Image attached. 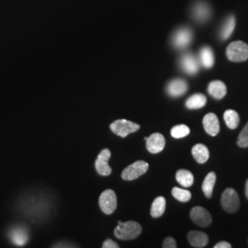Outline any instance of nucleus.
Returning a JSON list of instances; mask_svg holds the SVG:
<instances>
[{"label": "nucleus", "instance_id": "17", "mask_svg": "<svg viewBox=\"0 0 248 248\" xmlns=\"http://www.w3.org/2000/svg\"><path fill=\"white\" fill-rule=\"evenodd\" d=\"M208 92L209 94L216 99H222L225 97L227 93V88L225 84L220 81V80H215L209 84L208 87Z\"/></svg>", "mask_w": 248, "mask_h": 248}, {"label": "nucleus", "instance_id": "25", "mask_svg": "<svg viewBox=\"0 0 248 248\" xmlns=\"http://www.w3.org/2000/svg\"><path fill=\"white\" fill-rule=\"evenodd\" d=\"M223 119L227 127L230 129H236L239 125V115L233 109H227L223 114Z\"/></svg>", "mask_w": 248, "mask_h": 248}, {"label": "nucleus", "instance_id": "14", "mask_svg": "<svg viewBox=\"0 0 248 248\" xmlns=\"http://www.w3.org/2000/svg\"><path fill=\"white\" fill-rule=\"evenodd\" d=\"M204 130L211 136H216L220 132V123L218 117L214 113H208L204 116L202 120Z\"/></svg>", "mask_w": 248, "mask_h": 248}, {"label": "nucleus", "instance_id": "27", "mask_svg": "<svg viewBox=\"0 0 248 248\" xmlns=\"http://www.w3.org/2000/svg\"><path fill=\"white\" fill-rule=\"evenodd\" d=\"M172 195L178 202H186L191 199L190 191L180 187H177V186L172 189Z\"/></svg>", "mask_w": 248, "mask_h": 248}, {"label": "nucleus", "instance_id": "9", "mask_svg": "<svg viewBox=\"0 0 248 248\" xmlns=\"http://www.w3.org/2000/svg\"><path fill=\"white\" fill-rule=\"evenodd\" d=\"M111 156V152L108 149H103L99 153L98 158L95 162V168L98 172V175L108 177L111 174L112 169L108 166V160Z\"/></svg>", "mask_w": 248, "mask_h": 248}, {"label": "nucleus", "instance_id": "6", "mask_svg": "<svg viewBox=\"0 0 248 248\" xmlns=\"http://www.w3.org/2000/svg\"><path fill=\"white\" fill-rule=\"evenodd\" d=\"M221 203L223 210L227 213H235L240 207V200L237 192L233 188H226L222 193Z\"/></svg>", "mask_w": 248, "mask_h": 248}, {"label": "nucleus", "instance_id": "19", "mask_svg": "<svg viewBox=\"0 0 248 248\" xmlns=\"http://www.w3.org/2000/svg\"><path fill=\"white\" fill-rule=\"evenodd\" d=\"M192 155L199 164H204L210 157V152L207 146L202 143H198L192 148Z\"/></svg>", "mask_w": 248, "mask_h": 248}, {"label": "nucleus", "instance_id": "31", "mask_svg": "<svg viewBox=\"0 0 248 248\" xmlns=\"http://www.w3.org/2000/svg\"><path fill=\"white\" fill-rule=\"evenodd\" d=\"M232 248V246H231L230 244L228 243V242H225V241H222V242H219V243H217L215 246H214V248Z\"/></svg>", "mask_w": 248, "mask_h": 248}, {"label": "nucleus", "instance_id": "4", "mask_svg": "<svg viewBox=\"0 0 248 248\" xmlns=\"http://www.w3.org/2000/svg\"><path fill=\"white\" fill-rule=\"evenodd\" d=\"M149 169V164L145 161H136L131 166L127 167L122 173V178L127 181L134 180L141 177L147 172Z\"/></svg>", "mask_w": 248, "mask_h": 248}, {"label": "nucleus", "instance_id": "8", "mask_svg": "<svg viewBox=\"0 0 248 248\" xmlns=\"http://www.w3.org/2000/svg\"><path fill=\"white\" fill-rule=\"evenodd\" d=\"M180 68L189 76H194L200 70V61L193 53H184L179 60Z\"/></svg>", "mask_w": 248, "mask_h": 248}, {"label": "nucleus", "instance_id": "12", "mask_svg": "<svg viewBox=\"0 0 248 248\" xmlns=\"http://www.w3.org/2000/svg\"><path fill=\"white\" fill-rule=\"evenodd\" d=\"M212 9L205 1H198L192 8V17L196 21L203 23L211 18Z\"/></svg>", "mask_w": 248, "mask_h": 248}, {"label": "nucleus", "instance_id": "22", "mask_svg": "<svg viewBox=\"0 0 248 248\" xmlns=\"http://www.w3.org/2000/svg\"><path fill=\"white\" fill-rule=\"evenodd\" d=\"M176 179L181 186L185 187L191 186L194 183V177L192 173L186 169H179L176 174Z\"/></svg>", "mask_w": 248, "mask_h": 248}, {"label": "nucleus", "instance_id": "26", "mask_svg": "<svg viewBox=\"0 0 248 248\" xmlns=\"http://www.w3.org/2000/svg\"><path fill=\"white\" fill-rule=\"evenodd\" d=\"M190 133L189 127H187L185 124L176 125L171 129V135L175 139H180L187 136Z\"/></svg>", "mask_w": 248, "mask_h": 248}, {"label": "nucleus", "instance_id": "1", "mask_svg": "<svg viewBox=\"0 0 248 248\" xmlns=\"http://www.w3.org/2000/svg\"><path fill=\"white\" fill-rule=\"evenodd\" d=\"M142 230L141 224L134 221L119 222L114 229V235L120 240H133L141 234Z\"/></svg>", "mask_w": 248, "mask_h": 248}, {"label": "nucleus", "instance_id": "2", "mask_svg": "<svg viewBox=\"0 0 248 248\" xmlns=\"http://www.w3.org/2000/svg\"><path fill=\"white\" fill-rule=\"evenodd\" d=\"M226 55L232 62H245L248 59V45L241 41L233 42L227 47Z\"/></svg>", "mask_w": 248, "mask_h": 248}, {"label": "nucleus", "instance_id": "29", "mask_svg": "<svg viewBox=\"0 0 248 248\" xmlns=\"http://www.w3.org/2000/svg\"><path fill=\"white\" fill-rule=\"evenodd\" d=\"M163 248H177V242L173 237L169 236L166 239L164 240L163 243Z\"/></svg>", "mask_w": 248, "mask_h": 248}, {"label": "nucleus", "instance_id": "13", "mask_svg": "<svg viewBox=\"0 0 248 248\" xmlns=\"http://www.w3.org/2000/svg\"><path fill=\"white\" fill-rule=\"evenodd\" d=\"M188 89L186 80L176 78L171 80L167 86V93L172 98H178L183 96Z\"/></svg>", "mask_w": 248, "mask_h": 248}, {"label": "nucleus", "instance_id": "20", "mask_svg": "<svg viewBox=\"0 0 248 248\" xmlns=\"http://www.w3.org/2000/svg\"><path fill=\"white\" fill-rule=\"evenodd\" d=\"M166 205H167L166 199L162 196L157 197L154 201V202L152 203L150 212L151 216L153 218H159V217H161L166 211Z\"/></svg>", "mask_w": 248, "mask_h": 248}, {"label": "nucleus", "instance_id": "24", "mask_svg": "<svg viewBox=\"0 0 248 248\" xmlns=\"http://www.w3.org/2000/svg\"><path fill=\"white\" fill-rule=\"evenodd\" d=\"M216 182V174L214 172H210L204 179L202 183V191L204 195L208 199L212 198L213 192V187L215 186Z\"/></svg>", "mask_w": 248, "mask_h": 248}, {"label": "nucleus", "instance_id": "10", "mask_svg": "<svg viewBox=\"0 0 248 248\" xmlns=\"http://www.w3.org/2000/svg\"><path fill=\"white\" fill-rule=\"evenodd\" d=\"M190 218L197 225L201 227H207L212 223V215L210 213L201 206L192 208L190 212Z\"/></svg>", "mask_w": 248, "mask_h": 248}, {"label": "nucleus", "instance_id": "23", "mask_svg": "<svg viewBox=\"0 0 248 248\" xmlns=\"http://www.w3.org/2000/svg\"><path fill=\"white\" fill-rule=\"evenodd\" d=\"M207 103V98L203 94H194L186 99V107L189 109H198L203 108Z\"/></svg>", "mask_w": 248, "mask_h": 248}, {"label": "nucleus", "instance_id": "30", "mask_svg": "<svg viewBox=\"0 0 248 248\" xmlns=\"http://www.w3.org/2000/svg\"><path fill=\"white\" fill-rule=\"evenodd\" d=\"M102 248H119L120 246L115 243L113 240L107 239L103 245H102Z\"/></svg>", "mask_w": 248, "mask_h": 248}, {"label": "nucleus", "instance_id": "11", "mask_svg": "<svg viewBox=\"0 0 248 248\" xmlns=\"http://www.w3.org/2000/svg\"><path fill=\"white\" fill-rule=\"evenodd\" d=\"M144 140L146 141V149L151 154H158L166 146V139L161 133H153L149 137H145Z\"/></svg>", "mask_w": 248, "mask_h": 248}, {"label": "nucleus", "instance_id": "7", "mask_svg": "<svg viewBox=\"0 0 248 248\" xmlns=\"http://www.w3.org/2000/svg\"><path fill=\"white\" fill-rule=\"evenodd\" d=\"M98 204L101 211L107 215L114 213L117 208V197L112 189L104 190L98 199Z\"/></svg>", "mask_w": 248, "mask_h": 248}, {"label": "nucleus", "instance_id": "5", "mask_svg": "<svg viewBox=\"0 0 248 248\" xmlns=\"http://www.w3.org/2000/svg\"><path fill=\"white\" fill-rule=\"evenodd\" d=\"M193 34L189 28L182 27L177 30L172 36V45L178 50L185 49L192 42Z\"/></svg>", "mask_w": 248, "mask_h": 248}, {"label": "nucleus", "instance_id": "18", "mask_svg": "<svg viewBox=\"0 0 248 248\" xmlns=\"http://www.w3.org/2000/svg\"><path fill=\"white\" fill-rule=\"evenodd\" d=\"M200 63L207 69L212 68L214 64V53L213 49L209 46H204L200 50L199 54Z\"/></svg>", "mask_w": 248, "mask_h": 248}, {"label": "nucleus", "instance_id": "32", "mask_svg": "<svg viewBox=\"0 0 248 248\" xmlns=\"http://www.w3.org/2000/svg\"><path fill=\"white\" fill-rule=\"evenodd\" d=\"M246 196L248 199V179L247 180V183H246Z\"/></svg>", "mask_w": 248, "mask_h": 248}, {"label": "nucleus", "instance_id": "16", "mask_svg": "<svg viewBox=\"0 0 248 248\" xmlns=\"http://www.w3.org/2000/svg\"><path fill=\"white\" fill-rule=\"evenodd\" d=\"M187 240L193 248H202L207 246L209 242V237L205 232H202L190 231L187 233Z\"/></svg>", "mask_w": 248, "mask_h": 248}, {"label": "nucleus", "instance_id": "21", "mask_svg": "<svg viewBox=\"0 0 248 248\" xmlns=\"http://www.w3.org/2000/svg\"><path fill=\"white\" fill-rule=\"evenodd\" d=\"M234 27H235V18L233 16H229L223 22L220 31V38L222 41L228 40L230 38V36L234 31Z\"/></svg>", "mask_w": 248, "mask_h": 248}, {"label": "nucleus", "instance_id": "28", "mask_svg": "<svg viewBox=\"0 0 248 248\" xmlns=\"http://www.w3.org/2000/svg\"><path fill=\"white\" fill-rule=\"evenodd\" d=\"M237 144L241 148L248 147V123L246 124V126L240 133L238 140H237Z\"/></svg>", "mask_w": 248, "mask_h": 248}, {"label": "nucleus", "instance_id": "3", "mask_svg": "<svg viewBox=\"0 0 248 248\" xmlns=\"http://www.w3.org/2000/svg\"><path fill=\"white\" fill-rule=\"evenodd\" d=\"M109 129L116 135H118L122 138H125L129 134L135 133L138 130H140V125L134 124L133 122H130L128 120L122 119V120H117L110 124Z\"/></svg>", "mask_w": 248, "mask_h": 248}, {"label": "nucleus", "instance_id": "15", "mask_svg": "<svg viewBox=\"0 0 248 248\" xmlns=\"http://www.w3.org/2000/svg\"><path fill=\"white\" fill-rule=\"evenodd\" d=\"M9 239L15 246L22 247L28 243L29 233L25 228L16 226L9 231Z\"/></svg>", "mask_w": 248, "mask_h": 248}]
</instances>
